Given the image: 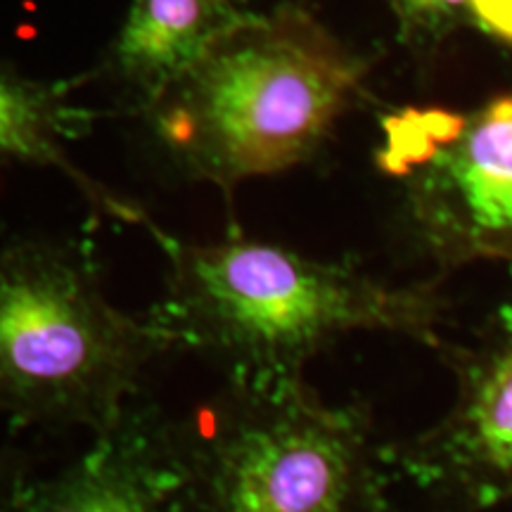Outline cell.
Here are the masks:
<instances>
[{
    "mask_svg": "<svg viewBox=\"0 0 512 512\" xmlns=\"http://www.w3.org/2000/svg\"><path fill=\"white\" fill-rule=\"evenodd\" d=\"M74 83L57 81L43 83L24 79L12 67L3 69L0 79V150L5 159L24 164L55 166L79 185L93 211H100L105 219L145 226L150 230V216L136 204L119 200L102 185L93 183L69 162L64 152V140L79 136L88 121V112L69 102V91Z\"/></svg>",
    "mask_w": 512,
    "mask_h": 512,
    "instance_id": "obj_9",
    "label": "cell"
},
{
    "mask_svg": "<svg viewBox=\"0 0 512 512\" xmlns=\"http://www.w3.org/2000/svg\"><path fill=\"white\" fill-rule=\"evenodd\" d=\"M368 64L285 3L223 38L145 114L185 176L223 190L299 166L361 95Z\"/></svg>",
    "mask_w": 512,
    "mask_h": 512,
    "instance_id": "obj_2",
    "label": "cell"
},
{
    "mask_svg": "<svg viewBox=\"0 0 512 512\" xmlns=\"http://www.w3.org/2000/svg\"><path fill=\"white\" fill-rule=\"evenodd\" d=\"M252 17L247 0H131L107 69L128 105L147 114Z\"/></svg>",
    "mask_w": 512,
    "mask_h": 512,
    "instance_id": "obj_8",
    "label": "cell"
},
{
    "mask_svg": "<svg viewBox=\"0 0 512 512\" xmlns=\"http://www.w3.org/2000/svg\"><path fill=\"white\" fill-rule=\"evenodd\" d=\"M5 512H181L171 422L133 401L74 463L17 479Z\"/></svg>",
    "mask_w": 512,
    "mask_h": 512,
    "instance_id": "obj_7",
    "label": "cell"
},
{
    "mask_svg": "<svg viewBox=\"0 0 512 512\" xmlns=\"http://www.w3.org/2000/svg\"><path fill=\"white\" fill-rule=\"evenodd\" d=\"M375 164L399 185L408 235L441 273L512 264V88L472 110L382 117Z\"/></svg>",
    "mask_w": 512,
    "mask_h": 512,
    "instance_id": "obj_5",
    "label": "cell"
},
{
    "mask_svg": "<svg viewBox=\"0 0 512 512\" xmlns=\"http://www.w3.org/2000/svg\"><path fill=\"white\" fill-rule=\"evenodd\" d=\"M456 399L437 425L392 441L394 498L408 512H486L512 503V306H501L467 342H441Z\"/></svg>",
    "mask_w": 512,
    "mask_h": 512,
    "instance_id": "obj_6",
    "label": "cell"
},
{
    "mask_svg": "<svg viewBox=\"0 0 512 512\" xmlns=\"http://www.w3.org/2000/svg\"><path fill=\"white\" fill-rule=\"evenodd\" d=\"M477 24L512 43V0H475Z\"/></svg>",
    "mask_w": 512,
    "mask_h": 512,
    "instance_id": "obj_11",
    "label": "cell"
},
{
    "mask_svg": "<svg viewBox=\"0 0 512 512\" xmlns=\"http://www.w3.org/2000/svg\"><path fill=\"white\" fill-rule=\"evenodd\" d=\"M166 256L150 316L230 382L302 375L349 332H392L439 349L448 297L439 283L387 285L354 261H318L233 233L211 245L150 230Z\"/></svg>",
    "mask_w": 512,
    "mask_h": 512,
    "instance_id": "obj_1",
    "label": "cell"
},
{
    "mask_svg": "<svg viewBox=\"0 0 512 512\" xmlns=\"http://www.w3.org/2000/svg\"><path fill=\"white\" fill-rule=\"evenodd\" d=\"M171 451L181 512H394L373 408L323 401L302 375L228 380L171 422Z\"/></svg>",
    "mask_w": 512,
    "mask_h": 512,
    "instance_id": "obj_3",
    "label": "cell"
},
{
    "mask_svg": "<svg viewBox=\"0 0 512 512\" xmlns=\"http://www.w3.org/2000/svg\"><path fill=\"white\" fill-rule=\"evenodd\" d=\"M178 337L107 302L86 249L15 240L0 259V396L12 427L110 430Z\"/></svg>",
    "mask_w": 512,
    "mask_h": 512,
    "instance_id": "obj_4",
    "label": "cell"
},
{
    "mask_svg": "<svg viewBox=\"0 0 512 512\" xmlns=\"http://www.w3.org/2000/svg\"><path fill=\"white\" fill-rule=\"evenodd\" d=\"M401 24L403 41H427L475 19V0H389Z\"/></svg>",
    "mask_w": 512,
    "mask_h": 512,
    "instance_id": "obj_10",
    "label": "cell"
}]
</instances>
